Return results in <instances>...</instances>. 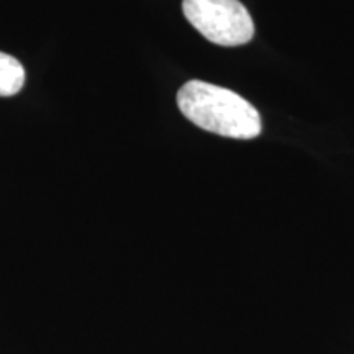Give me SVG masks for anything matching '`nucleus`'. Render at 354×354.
I'll use <instances>...</instances> for the list:
<instances>
[{"label":"nucleus","instance_id":"2","mask_svg":"<svg viewBox=\"0 0 354 354\" xmlns=\"http://www.w3.org/2000/svg\"><path fill=\"white\" fill-rule=\"evenodd\" d=\"M189 24L218 46H241L254 37V24L240 0H183Z\"/></svg>","mask_w":354,"mask_h":354},{"label":"nucleus","instance_id":"3","mask_svg":"<svg viewBox=\"0 0 354 354\" xmlns=\"http://www.w3.org/2000/svg\"><path fill=\"white\" fill-rule=\"evenodd\" d=\"M25 69L19 59L0 51V97L19 94L25 84Z\"/></svg>","mask_w":354,"mask_h":354},{"label":"nucleus","instance_id":"1","mask_svg":"<svg viewBox=\"0 0 354 354\" xmlns=\"http://www.w3.org/2000/svg\"><path fill=\"white\" fill-rule=\"evenodd\" d=\"M180 113L202 130L233 140L256 138L259 112L236 92L203 81H189L177 92Z\"/></svg>","mask_w":354,"mask_h":354}]
</instances>
